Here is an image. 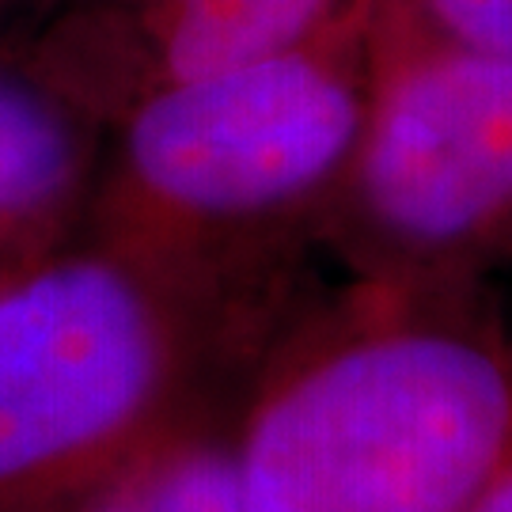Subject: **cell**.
<instances>
[{
	"mask_svg": "<svg viewBox=\"0 0 512 512\" xmlns=\"http://www.w3.org/2000/svg\"><path fill=\"white\" fill-rule=\"evenodd\" d=\"M167 281L107 243L0 274V512H65L183 425Z\"/></svg>",
	"mask_w": 512,
	"mask_h": 512,
	"instance_id": "3",
	"label": "cell"
},
{
	"mask_svg": "<svg viewBox=\"0 0 512 512\" xmlns=\"http://www.w3.org/2000/svg\"><path fill=\"white\" fill-rule=\"evenodd\" d=\"M65 512H239L236 440L175 425Z\"/></svg>",
	"mask_w": 512,
	"mask_h": 512,
	"instance_id": "7",
	"label": "cell"
},
{
	"mask_svg": "<svg viewBox=\"0 0 512 512\" xmlns=\"http://www.w3.org/2000/svg\"><path fill=\"white\" fill-rule=\"evenodd\" d=\"M232 440L239 512H467L512 459V346L391 300L277 368Z\"/></svg>",
	"mask_w": 512,
	"mask_h": 512,
	"instance_id": "1",
	"label": "cell"
},
{
	"mask_svg": "<svg viewBox=\"0 0 512 512\" xmlns=\"http://www.w3.org/2000/svg\"><path fill=\"white\" fill-rule=\"evenodd\" d=\"M406 4L440 38L512 61V0H406Z\"/></svg>",
	"mask_w": 512,
	"mask_h": 512,
	"instance_id": "8",
	"label": "cell"
},
{
	"mask_svg": "<svg viewBox=\"0 0 512 512\" xmlns=\"http://www.w3.org/2000/svg\"><path fill=\"white\" fill-rule=\"evenodd\" d=\"M27 4H38V0H0V27L16 16V12H23Z\"/></svg>",
	"mask_w": 512,
	"mask_h": 512,
	"instance_id": "10",
	"label": "cell"
},
{
	"mask_svg": "<svg viewBox=\"0 0 512 512\" xmlns=\"http://www.w3.org/2000/svg\"><path fill=\"white\" fill-rule=\"evenodd\" d=\"M95 122L19 57H0V274L61 251L92 205Z\"/></svg>",
	"mask_w": 512,
	"mask_h": 512,
	"instance_id": "6",
	"label": "cell"
},
{
	"mask_svg": "<svg viewBox=\"0 0 512 512\" xmlns=\"http://www.w3.org/2000/svg\"><path fill=\"white\" fill-rule=\"evenodd\" d=\"M346 0H57L23 57L95 126L141 95L315 35Z\"/></svg>",
	"mask_w": 512,
	"mask_h": 512,
	"instance_id": "5",
	"label": "cell"
},
{
	"mask_svg": "<svg viewBox=\"0 0 512 512\" xmlns=\"http://www.w3.org/2000/svg\"><path fill=\"white\" fill-rule=\"evenodd\" d=\"M346 202L391 281H459L512 258V61L372 0L361 137Z\"/></svg>",
	"mask_w": 512,
	"mask_h": 512,
	"instance_id": "4",
	"label": "cell"
},
{
	"mask_svg": "<svg viewBox=\"0 0 512 512\" xmlns=\"http://www.w3.org/2000/svg\"><path fill=\"white\" fill-rule=\"evenodd\" d=\"M467 512H512V459L490 478V486L475 497Z\"/></svg>",
	"mask_w": 512,
	"mask_h": 512,
	"instance_id": "9",
	"label": "cell"
},
{
	"mask_svg": "<svg viewBox=\"0 0 512 512\" xmlns=\"http://www.w3.org/2000/svg\"><path fill=\"white\" fill-rule=\"evenodd\" d=\"M372 0H346L289 50L141 95L110 126L95 228L179 270L205 239L334 202L361 137Z\"/></svg>",
	"mask_w": 512,
	"mask_h": 512,
	"instance_id": "2",
	"label": "cell"
}]
</instances>
